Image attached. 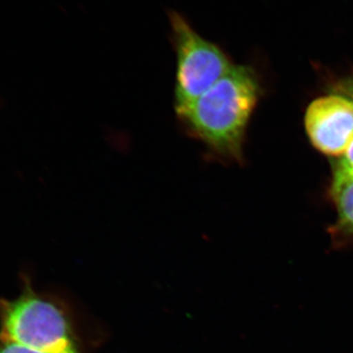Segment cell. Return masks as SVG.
<instances>
[{"mask_svg":"<svg viewBox=\"0 0 353 353\" xmlns=\"http://www.w3.org/2000/svg\"><path fill=\"white\" fill-rule=\"evenodd\" d=\"M168 20L176 55L173 99L176 112L208 92L234 63L218 44L202 37L182 13L169 11Z\"/></svg>","mask_w":353,"mask_h":353,"instance_id":"obj_2","label":"cell"},{"mask_svg":"<svg viewBox=\"0 0 353 353\" xmlns=\"http://www.w3.org/2000/svg\"><path fill=\"white\" fill-rule=\"evenodd\" d=\"M305 128L318 150L341 157L353 141V102L341 94L319 97L306 110Z\"/></svg>","mask_w":353,"mask_h":353,"instance_id":"obj_4","label":"cell"},{"mask_svg":"<svg viewBox=\"0 0 353 353\" xmlns=\"http://www.w3.org/2000/svg\"><path fill=\"white\" fill-rule=\"evenodd\" d=\"M334 173L345 174V175H353V141L348 145L347 150L341 155L336 165Z\"/></svg>","mask_w":353,"mask_h":353,"instance_id":"obj_6","label":"cell"},{"mask_svg":"<svg viewBox=\"0 0 353 353\" xmlns=\"http://www.w3.org/2000/svg\"><path fill=\"white\" fill-rule=\"evenodd\" d=\"M332 199L336 204L338 219L330 229L336 248L353 243V175L334 173Z\"/></svg>","mask_w":353,"mask_h":353,"instance_id":"obj_5","label":"cell"},{"mask_svg":"<svg viewBox=\"0 0 353 353\" xmlns=\"http://www.w3.org/2000/svg\"><path fill=\"white\" fill-rule=\"evenodd\" d=\"M0 353H43L37 352V350H31L17 345V343H9V341H1L0 343Z\"/></svg>","mask_w":353,"mask_h":353,"instance_id":"obj_7","label":"cell"},{"mask_svg":"<svg viewBox=\"0 0 353 353\" xmlns=\"http://www.w3.org/2000/svg\"><path fill=\"white\" fill-rule=\"evenodd\" d=\"M334 88H336L339 94L347 97L348 99L353 102V77L341 81Z\"/></svg>","mask_w":353,"mask_h":353,"instance_id":"obj_8","label":"cell"},{"mask_svg":"<svg viewBox=\"0 0 353 353\" xmlns=\"http://www.w3.org/2000/svg\"><path fill=\"white\" fill-rule=\"evenodd\" d=\"M259 92L254 70L234 64L208 92L176 111L181 131L202 146L204 157L241 163L246 128Z\"/></svg>","mask_w":353,"mask_h":353,"instance_id":"obj_1","label":"cell"},{"mask_svg":"<svg viewBox=\"0 0 353 353\" xmlns=\"http://www.w3.org/2000/svg\"><path fill=\"white\" fill-rule=\"evenodd\" d=\"M1 341L43 353H80L68 319L57 304L26 290L0 307Z\"/></svg>","mask_w":353,"mask_h":353,"instance_id":"obj_3","label":"cell"}]
</instances>
